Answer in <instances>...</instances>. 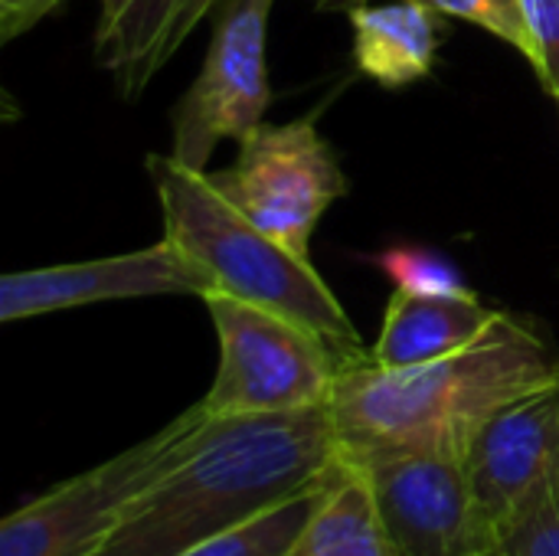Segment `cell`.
Wrapping results in <instances>:
<instances>
[{
  "label": "cell",
  "instance_id": "obj_1",
  "mask_svg": "<svg viewBox=\"0 0 559 556\" xmlns=\"http://www.w3.org/2000/svg\"><path fill=\"white\" fill-rule=\"evenodd\" d=\"M197 406L177 459L128 508L102 556H180L311 488L341 462L331 406L259 416Z\"/></svg>",
  "mask_w": 559,
  "mask_h": 556
},
{
  "label": "cell",
  "instance_id": "obj_2",
  "mask_svg": "<svg viewBox=\"0 0 559 556\" xmlns=\"http://www.w3.org/2000/svg\"><path fill=\"white\" fill-rule=\"evenodd\" d=\"M559 380L557 344L508 315L472 347L432 364L386 370L347 364L331 397L341 449H409L465 462L481 426L508 403Z\"/></svg>",
  "mask_w": 559,
  "mask_h": 556
},
{
  "label": "cell",
  "instance_id": "obj_3",
  "mask_svg": "<svg viewBox=\"0 0 559 556\" xmlns=\"http://www.w3.org/2000/svg\"><path fill=\"white\" fill-rule=\"evenodd\" d=\"M157 190L164 236L177 242L213 279V292H226L249 305L269 308L328 341L344 367L367 360L370 351L341 298L318 275L311 259L295 256L252 220H246L210 180L170 154L147 157Z\"/></svg>",
  "mask_w": 559,
  "mask_h": 556
},
{
  "label": "cell",
  "instance_id": "obj_4",
  "mask_svg": "<svg viewBox=\"0 0 559 556\" xmlns=\"http://www.w3.org/2000/svg\"><path fill=\"white\" fill-rule=\"evenodd\" d=\"M200 301L219 341V367L200 400L206 413L259 416L331 406L344 360L328 341L226 292H206Z\"/></svg>",
  "mask_w": 559,
  "mask_h": 556
},
{
  "label": "cell",
  "instance_id": "obj_5",
  "mask_svg": "<svg viewBox=\"0 0 559 556\" xmlns=\"http://www.w3.org/2000/svg\"><path fill=\"white\" fill-rule=\"evenodd\" d=\"M193 403L115 459L59 482L0 524V556H102L128 508L170 469L197 423Z\"/></svg>",
  "mask_w": 559,
  "mask_h": 556
},
{
  "label": "cell",
  "instance_id": "obj_6",
  "mask_svg": "<svg viewBox=\"0 0 559 556\" xmlns=\"http://www.w3.org/2000/svg\"><path fill=\"white\" fill-rule=\"evenodd\" d=\"M206 174L246 220L301 259H311L324 213L347 193L341 161L314 115L282 125L262 121L239 141L229 167Z\"/></svg>",
  "mask_w": 559,
  "mask_h": 556
},
{
  "label": "cell",
  "instance_id": "obj_7",
  "mask_svg": "<svg viewBox=\"0 0 559 556\" xmlns=\"http://www.w3.org/2000/svg\"><path fill=\"white\" fill-rule=\"evenodd\" d=\"M275 0H226L213 39L190 88L174 105L170 157L190 170H210L223 141H242L272 108L269 20Z\"/></svg>",
  "mask_w": 559,
  "mask_h": 556
},
{
  "label": "cell",
  "instance_id": "obj_8",
  "mask_svg": "<svg viewBox=\"0 0 559 556\" xmlns=\"http://www.w3.org/2000/svg\"><path fill=\"white\" fill-rule=\"evenodd\" d=\"M341 452L370 485L396 556H485L501 547L465 462L409 449Z\"/></svg>",
  "mask_w": 559,
  "mask_h": 556
},
{
  "label": "cell",
  "instance_id": "obj_9",
  "mask_svg": "<svg viewBox=\"0 0 559 556\" xmlns=\"http://www.w3.org/2000/svg\"><path fill=\"white\" fill-rule=\"evenodd\" d=\"M213 292V279L167 236L105 259L62 262L43 269H23L0 279V321H26L69 308L128 301V298H160V295H193Z\"/></svg>",
  "mask_w": 559,
  "mask_h": 556
},
{
  "label": "cell",
  "instance_id": "obj_10",
  "mask_svg": "<svg viewBox=\"0 0 559 556\" xmlns=\"http://www.w3.org/2000/svg\"><path fill=\"white\" fill-rule=\"evenodd\" d=\"M557 465L559 380L498 410L465 456L475 498L501 537Z\"/></svg>",
  "mask_w": 559,
  "mask_h": 556
},
{
  "label": "cell",
  "instance_id": "obj_11",
  "mask_svg": "<svg viewBox=\"0 0 559 556\" xmlns=\"http://www.w3.org/2000/svg\"><path fill=\"white\" fill-rule=\"evenodd\" d=\"M226 0H98L95 59L118 95L134 102L193 29Z\"/></svg>",
  "mask_w": 559,
  "mask_h": 556
},
{
  "label": "cell",
  "instance_id": "obj_12",
  "mask_svg": "<svg viewBox=\"0 0 559 556\" xmlns=\"http://www.w3.org/2000/svg\"><path fill=\"white\" fill-rule=\"evenodd\" d=\"M501 318L504 311L481 305L478 295L459 298V295H419V292L393 288L370 357L386 370L432 364L439 357L472 347Z\"/></svg>",
  "mask_w": 559,
  "mask_h": 556
},
{
  "label": "cell",
  "instance_id": "obj_13",
  "mask_svg": "<svg viewBox=\"0 0 559 556\" xmlns=\"http://www.w3.org/2000/svg\"><path fill=\"white\" fill-rule=\"evenodd\" d=\"M354 69L380 88H409L432 75L442 49V13L416 0H360L347 7Z\"/></svg>",
  "mask_w": 559,
  "mask_h": 556
},
{
  "label": "cell",
  "instance_id": "obj_14",
  "mask_svg": "<svg viewBox=\"0 0 559 556\" xmlns=\"http://www.w3.org/2000/svg\"><path fill=\"white\" fill-rule=\"evenodd\" d=\"M292 556H396L377 514L370 485L344 459V452Z\"/></svg>",
  "mask_w": 559,
  "mask_h": 556
},
{
  "label": "cell",
  "instance_id": "obj_15",
  "mask_svg": "<svg viewBox=\"0 0 559 556\" xmlns=\"http://www.w3.org/2000/svg\"><path fill=\"white\" fill-rule=\"evenodd\" d=\"M331 472L321 482H314L311 488L285 498L282 505H275L223 534H213L210 541H200L197 547L183 551L180 556H292L301 531L308 528L311 514L318 511V505L324 498Z\"/></svg>",
  "mask_w": 559,
  "mask_h": 556
},
{
  "label": "cell",
  "instance_id": "obj_16",
  "mask_svg": "<svg viewBox=\"0 0 559 556\" xmlns=\"http://www.w3.org/2000/svg\"><path fill=\"white\" fill-rule=\"evenodd\" d=\"M373 262L393 282V288H406V292H419V295H459V298L475 295L462 282V275L452 269L449 259H442L429 249H419V246H390V249L377 252Z\"/></svg>",
  "mask_w": 559,
  "mask_h": 556
},
{
  "label": "cell",
  "instance_id": "obj_17",
  "mask_svg": "<svg viewBox=\"0 0 559 556\" xmlns=\"http://www.w3.org/2000/svg\"><path fill=\"white\" fill-rule=\"evenodd\" d=\"M508 556H559V465L501 537Z\"/></svg>",
  "mask_w": 559,
  "mask_h": 556
},
{
  "label": "cell",
  "instance_id": "obj_18",
  "mask_svg": "<svg viewBox=\"0 0 559 556\" xmlns=\"http://www.w3.org/2000/svg\"><path fill=\"white\" fill-rule=\"evenodd\" d=\"M416 3H423L442 16H455V20H468V23L481 26L485 33L508 43L514 52H521L527 62H534V39L524 23L521 0H416Z\"/></svg>",
  "mask_w": 559,
  "mask_h": 556
},
{
  "label": "cell",
  "instance_id": "obj_19",
  "mask_svg": "<svg viewBox=\"0 0 559 556\" xmlns=\"http://www.w3.org/2000/svg\"><path fill=\"white\" fill-rule=\"evenodd\" d=\"M524 23L534 39V75L550 95L559 88V0H521Z\"/></svg>",
  "mask_w": 559,
  "mask_h": 556
},
{
  "label": "cell",
  "instance_id": "obj_20",
  "mask_svg": "<svg viewBox=\"0 0 559 556\" xmlns=\"http://www.w3.org/2000/svg\"><path fill=\"white\" fill-rule=\"evenodd\" d=\"M66 0H0V39L10 43L43 23Z\"/></svg>",
  "mask_w": 559,
  "mask_h": 556
},
{
  "label": "cell",
  "instance_id": "obj_21",
  "mask_svg": "<svg viewBox=\"0 0 559 556\" xmlns=\"http://www.w3.org/2000/svg\"><path fill=\"white\" fill-rule=\"evenodd\" d=\"M311 3H318V7H324V10H331V7H350V3H357V0H311Z\"/></svg>",
  "mask_w": 559,
  "mask_h": 556
},
{
  "label": "cell",
  "instance_id": "obj_22",
  "mask_svg": "<svg viewBox=\"0 0 559 556\" xmlns=\"http://www.w3.org/2000/svg\"><path fill=\"white\" fill-rule=\"evenodd\" d=\"M485 556H508V554H504V551H501V547H495V551H491V554H485Z\"/></svg>",
  "mask_w": 559,
  "mask_h": 556
},
{
  "label": "cell",
  "instance_id": "obj_23",
  "mask_svg": "<svg viewBox=\"0 0 559 556\" xmlns=\"http://www.w3.org/2000/svg\"><path fill=\"white\" fill-rule=\"evenodd\" d=\"M550 98L557 102V108H559V88H554V92H550Z\"/></svg>",
  "mask_w": 559,
  "mask_h": 556
}]
</instances>
